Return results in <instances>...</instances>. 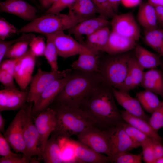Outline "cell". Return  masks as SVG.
<instances>
[{"label":"cell","instance_id":"1f68e13d","mask_svg":"<svg viewBox=\"0 0 163 163\" xmlns=\"http://www.w3.org/2000/svg\"><path fill=\"white\" fill-rule=\"evenodd\" d=\"M143 69L137 62L134 55L131 57L126 76L132 82L134 89L141 85L144 73Z\"/></svg>","mask_w":163,"mask_h":163},{"label":"cell","instance_id":"60d3db41","mask_svg":"<svg viewBox=\"0 0 163 163\" xmlns=\"http://www.w3.org/2000/svg\"><path fill=\"white\" fill-rule=\"evenodd\" d=\"M18 30L13 24L7 21L4 18L0 19V38L5 40L11 35L17 33Z\"/></svg>","mask_w":163,"mask_h":163},{"label":"cell","instance_id":"30bf717a","mask_svg":"<svg viewBox=\"0 0 163 163\" xmlns=\"http://www.w3.org/2000/svg\"><path fill=\"white\" fill-rule=\"evenodd\" d=\"M107 130L109 139L110 159L121 153L139 147L124 129L122 123Z\"/></svg>","mask_w":163,"mask_h":163},{"label":"cell","instance_id":"7bdbcfd3","mask_svg":"<svg viewBox=\"0 0 163 163\" xmlns=\"http://www.w3.org/2000/svg\"><path fill=\"white\" fill-rule=\"evenodd\" d=\"M37 161L27 158L22 154L15 153L14 155L7 157H2L0 158V163H28Z\"/></svg>","mask_w":163,"mask_h":163},{"label":"cell","instance_id":"836d02e7","mask_svg":"<svg viewBox=\"0 0 163 163\" xmlns=\"http://www.w3.org/2000/svg\"><path fill=\"white\" fill-rule=\"evenodd\" d=\"M46 38V46L44 56L50 66L51 71L58 70L57 56H58L56 48L49 35H45Z\"/></svg>","mask_w":163,"mask_h":163},{"label":"cell","instance_id":"f907efd6","mask_svg":"<svg viewBox=\"0 0 163 163\" xmlns=\"http://www.w3.org/2000/svg\"><path fill=\"white\" fill-rule=\"evenodd\" d=\"M141 0H121L123 5L127 8L136 6L141 4Z\"/></svg>","mask_w":163,"mask_h":163},{"label":"cell","instance_id":"d6986e66","mask_svg":"<svg viewBox=\"0 0 163 163\" xmlns=\"http://www.w3.org/2000/svg\"><path fill=\"white\" fill-rule=\"evenodd\" d=\"M76 162L86 163H106L110 162L107 156L98 153L79 141L71 140Z\"/></svg>","mask_w":163,"mask_h":163},{"label":"cell","instance_id":"7dc6e473","mask_svg":"<svg viewBox=\"0 0 163 163\" xmlns=\"http://www.w3.org/2000/svg\"><path fill=\"white\" fill-rule=\"evenodd\" d=\"M18 59H9L2 60L0 64V69L5 70L14 76L15 68Z\"/></svg>","mask_w":163,"mask_h":163},{"label":"cell","instance_id":"2e32d148","mask_svg":"<svg viewBox=\"0 0 163 163\" xmlns=\"http://www.w3.org/2000/svg\"><path fill=\"white\" fill-rule=\"evenodd\" d=\"M1 12L17 16L26 21H32L37 18V10L24 0H6L0 3Z\"/></svg>","mask_w":163,"mask_h":163},{"label":"cell","instance_id":"4fadbf2b","mask_svg":"<svg viewBox=\"0 0 163 163\" xmlns=\"http://www.w3.org/2000/svg\"><path fill=\"white\" fill-rule=\"evenodd\" d=\"M112 18L110 25L112 31L136 41L139 40L140 29L132 12L116 14Z\"/></svg>","mask_w":163,"mask_h":163},{"label":"cell","instance_id":"11a10c76","mask_svg":"<svg viewBox=\"0 0 163 163\" xmlns=\"http://www.w3.org/2000/svg\"><path fill=\"white\" fill-rule=\"evenodd\" d=\"M5 120L2 117V115L0 113V133H4L5 131Z\"/></svg>","mask_w":163,"mask_h":163},{"label":"cell","instance_id":"d4e9b609","mask_svg":"<svg viewBox=\"0 0 163 163\" xmlns=\"http://www.w3.org/2000/svg\"><path fill=\"white\" fill-rule=\"evenodd\" d=\"M123 120L143 132L152 140L162 142V139L148 122L141 117L133 115L125 110L120 112Z\"/></svg>","mask_w":163,"mask_h":163},{"label":"cell","instance_id":"681fc988","mask_svg":"<svg viewBox=\"0 0 163 163\" xmlns=\"http://www.w3.org/2000/svg\"><path fill=\"white\" fill-rule=\"evenodd\" d=\"M155 7L158 24L162 26H163V6H158Z\"/></svg>","mask_w":163,"mask_h":163},{"label":"cell","instance_id":"d590c367","mask_svg":"<svg viewBox=\"0 0 163 163\" xmlns=\"http://www.w3.org/2000/svg\"><path fill=\"white\" fill-rule=\"evenodd\" d=\"M35 36L31 33H22L20 37L11 40H0V62L3 60L9 48L14 44L22 41L30 40Z\"/></svg>","mask_w":163,"mask_h":163},{"label":"cell","instance_id":"9c48e42d","mask_svg":"<svg viewBox=\"0 0 163 163\" xmlns=\"http://www.w3.org/2000/svg\"><path fill=\"white\" fill-rule=\"evenodd\" d=\"M24 111V106L20 109L5 131L4 136L16 152L21 153L27 157L26 147L23 138Z\"/></svg>","mask_w":163,"mask_h":163},{"label":"cell","instance_id":"9a60e30c","mask_svg":"<svg viewBox=\"0 0 163 163\" xmlns=\"http://www.w3.org/2000/svg\"><path fill=\"white\" fill-rule=\"evenodd\" d=\"M48 35L51 37L56 48L58 56L62 57L67 58L78 55L83 49V44L70 35L65 34L63 31Z\"/></svg>","mask_w":163,"mask_h":163},{"label":"cell","instance_id":"8d00e7d4","mask_svg":"<svg viewBox=\"0 0 163 163\" xmlns=\"http://www.w3.org/2000/svg\"><path fill=\"white\" fill-rule=\"evenodd\" d=\"M142 158L141 154L136 155L124 152L110 158V161L114 163H141Z\"/></svg>","mask_w":163,"mask_h":163},{"label":"cell","instance_id":"e575fe53","mask_svg":"<svg viewBox=\"0 0 163 163\" xmlns=\"http://www.w3.org/2000/svg\"><path fill=\"white\" fill-rule=\"evenodd\" d=\"M30 40L17 42L8 49L5 57L9 59H18L24 55L27 51Z\"/></svg>","mask_w":163,"mask_h":163},{"label":"cell","instance_id":"c3c4849f","mask_svg":"<svg viewBox=\"0 0 163 163\" xmlns=\"http://www.w3.org/2000/svg\"><path fill=\"white\" fill-rule=\"evenodd\" d=\"M152 145L156 160L163 156V145L161 142L154 140Z\"/></svg>","mask_w":163,"mask_h":163},{"label":"cell","instance_id":"6da1fadb","mask_svg":"<svg viewBox=\"0 0 163 163\" xmlns=\"http://www.w3.org/2000/svg\"><path fill=\"white\" fill-rule=\"evenodd\" d=\"M115 101L112 88L103 82L93 90L80 108L98 128L106 130L125 122Z\"/></svg>","mask_w":163,"mask_h":163},{"label":"cell","instance_id":"e0dca14e","mask_svg":"<svg viewBox=\"0 0 163 163\" xmlns=\"http://www.w3.org/2000/svg\"><path fill=\"white\" fill-rule=\"evenodd\" d=\"M28 91L5 89L0 91V111L20 109L27 102Z\"/></svg>","mask_w":163,"mask_h":163},{"label":"cell","instance_id":"52a82bcc","mask_svg":"<svg viewBox=\"0 0 163 163\" xmlns=\"http://www.w3.org/2000/svg\"><path fill=\"white\" fill-rule=\"evenodd\" d=\"M32 103L24 105L23 120V138L25 145L27 156L32 159V156L38 155L41 158V149L39 136L37 129L33 121L31 113Z\"/></svg>","mask_w":163,"mask_h":163},{"label":"cell","instance_id":"f5cc1de1","mask_svg":"<svg viewBox=\"0 0 163 163\" xmlns=\"http://www.w3.org/2000/svg\"><path fill=\"white\" fill-rule=\"evenodd\" d=\"M121 0H109L112 7L116 13L118 10L119 4Z\"/></svg>","mask_w":163,"mask_h":163},{"label":"cell","instance_id":"b9f144b4","mask_svg":"<svg viewBox=\"0 0 163 163\" xmlns=\"http://www.w3.org/2000/svg\"><path fill=\"white\" fill-rule=\"evenodd\" d=\"M77 0H58L46 11L45 14L60 13L66 8L72 6Z\"/></svg>","mask_w":163,"mask_h":163},{"label":"cell","instance_id":"7a4b0ae2","mask_svg":"<svg viewBox=\"0 0 163 163\" xmlns=\"http://www.w3.org/2000/svg\"><path fill=\"white\" fill-rule=\"evenodd\" d=\"M74 70L52 103L80 108L93 90L103 82L99 72L88 73Z\"/></svg>","mask_w":163,"mask_h":163},{"label":"cell","instance_id":"680465c9","mask_svg":"<svg viewBox=\"0 0 163 163\" xmlns=\"http://www.w3.org/2000/svg\"><path fill=\"white\" fill-rule=\"evenodd\" d=\"M162 30H163V26H162Z\"/></svg>","mask_w":163,"mask_h":163},{"label":"cell","instance_id":"f1b7e54d","mask_svg":"<svg viewBox=\"0 0 163 163\" xmlns=\"http://www.w3.org/2000/svg\"><path fill=\"white\" fill-rule=\"evenodd\" d=\"M69 11L75 15L85 19L93 17L98 13L92 0H77L69 8Z\"/></svg>","mask_w":163,"mask_h":163},{"label":"cell","instance_id":"7c38bea8","mask_svg":"<svg viewBox=\"0 0 163 163\" xmlns=\"http://www.w3.org/2000/svg\"><path fill=\"white\" fill-rule=\"evenodd\" d=\"M36 57L29 49L24 55L17 59L14 77L21 90H25L30 83Z\"/></svg>","mask_w":163,"mask_h":163},{"label":"cell","instance_id":"f546056e","mask_svg":"<svg viewBox=\"0 0 163 163\" xmlns=\"http://www.w3.org/2000/svg\"><path fill=\"white\" fill-rule=\"evenodd\" d=\"M145 43L163 57V31L158 28L145 30L144 35Z\"/></svg>","mask_w":163,"mask_h":163},{"label":"cell","instance_id":"cb8c5ba5","mask_svg":"<svg viewBox=\"0 0 163 163\" xmlns=\"http://www.w3.org/2000/svg\"><path fill=\"white\" fill-rule=\"evenodd\" d=\"M141 85L145 90L163 98V75L160 69H152L144 72Z\"/></svg>","mask_w":163,"mask_h":163},{"label":"cell","instance_id":"f6af8a7d","mask_svg":"<svg viewBox=\"0 0 163 163\" xmlns=\"http://www.w3.org/2000/svg\"><path fill=\"white\" fill-rule=\"evenodd\" d=\"M153 140L142 146V158L146 163H154L156 160L152 145Z\"/></svg>","mask_w":163,"mask_h":163},{"label":"cell","instance_id":"83f0119b","mask_svg":"<svg viewBox=\"0 0 163 163\" xmlns=\"http://www.w3.org/2000/svg\"><path fill=\"white\" fill-rule=\"evenodd\" d=\"M59 139L53 134L48 139L41 156L45 163L66 162L62 158Z\"/></svg>","mask_w":163,"mask_h":163},{"label":"cell","instance_id":"603a6c76","mask_svg":"<svg viewBox=\"0 0 163 163\" xmlns=\"http://www.w3.org/2000/svg\"><path fill=\"white\" fill-rule=\"evenodd\" d=\"M107 27L102 28L86 36L83 44L88 49L98 56L100 52H104L110 33Z\"/></svg>","mask_w":163,"mask_h":163},{"label":"cell","instance_id":"ac0fdd59","mask_svg":"<svg viewBox=\"0 0 163 163\" xmlns=\"http://www.w3.org/2000/svg\"><path fill=\"white\" fill-rule=\"evenodd\" d=\"M110 24L107 19L100 15L84 20L68 30L69 34H73L81 41V37L83 35H90L99 29Z\"/></svg>","mask_w":163,"mask_h":163},{"label":"cell","instance_id":"bcb514c9","mask_svg":"<svg viewBox=\"0 0 163 163\" xmlns=\"http://www.w3.org/2000/svg\"><path fill=\"white\" fill-rule=\"evenodd\" d=\"M10 145L5 137L0 133V155L2 157H7L12 155L15 153L10 149Z\"/></svg>","mask_w":163,"mask_h":163},{"label":"cell","instance_id":"f35d334b","mask_svg":"<svg viewBox=\"0 0 163 163\" xmlns=\"http://www.w3.org/2000/svg\"><path fill=\"white\" fill-rule=\"evenodd\" d=\"M148 122L157 131L163 128V101L158 107L151 114Z\"/></svg>","mask_w":163,"mask_h":163},{"label":"cell","instance_id":"277c9868","mask_svg":"<svg viewBox=\"0 0 163 163\" xmlns=\"http://www.w3.org/2000/svg\"><path fill=\"white\" fill-rule=\"evenodd\" d=\"M86 19L69 11L67 14L50 13L37 18L18 30V33L35 32L45 35L68 30Z\"/></svg>","mask_w":163,"mask_h":163},{"label":"cell","instance_id":"3957f363","mask_svg":"<svg viewBox=\"0 0 163 163\" xmlns=\"http://www.w3.org/2000/svg\"><path fill=\"white\" fill-rule=\"evenodd\" d=\"M52 104V106L49 107L55 111L56 122V128L52 134L59 139L77 136L88 128L97 127L82 109L60 104Z\"/></svg>","mask_w":163,"mask_h":163},{"label":"cell","instance_id":"db71d44e","mask_svg":"<svg viewBox=\"0 0 163 163\" xmlns=\"http://www.w3.org/2000/svg\"><path fill=\"white\" fill-rule=\"evenodd\" d=\"M148 2L154 7L163 6V0H148Z\"/></svg>","mask_w":163,"mask_h":163},{"label":"cell","instance_id":"7402d4cb","mask_svg":"<svg viewBox=\"0 0 163 163\" xmlns=\"http://www.w3.org/2000/svg\"><path fill=\"white\" fill-rule=\"evenodd\" d=\"M78 55V59L72 64V69L88 73L99 72L98 56L84 45L82 50Z\"/></svg>","mask_w":163,"mask_h":163},{"label":"cell","instance_id":"ee69618b","mask_svg":"<svg viewBox=\"0 0 163 163\" xmlns=\"http://www.w3.org/2000/svg\"><path fill=\"white\" fill-rule=\"evenodd\" d=\"M14 77L7 72L0 69V82L5 89H17Z\"/></svg>","mask_w":163,"mask_h":163},{"label":"cell","instance_id":"484cf974","mask_svg":"<svg viewBox=\"0 0 163 163\" xmlns=\"http://www.w3.org/2000/svg\"><path fill=\"white\" fill-rule=\"evenodd\" d=\"M137 19L139 23L145 30L158 28V23L155 7L148 2L140 4Z\"/></svg>","mask_w":163,"mask_h":163},{"label":"cell","instance_id":"ffe728a7","mask_svg":"<svg viewBox=\"0 0 163 163\" xmlns=\"http://www.w3.org/2000/svg\"><path fill=\"white\" fill-rule=\"evenodd\" d=\"M112 90L115 100L125 111L133 115L142 118L148 122L149 118L145 114L136 98L132 97L128 92L120 91L113 88H112Z\"/></svg>","mask_w":163,"mask_h":163},{"label":"cell","instance_id":"5b68a950","mask_svg":"<svg viewBox=\"0 0 163 163\" xmlns=\"http://www.w3.org/2000/svg\"><path fill=\"white\" fill-rule=\"evenodd\" d=\"M133 55L127 52L108 56L99 61V73L103 82L117 89L127 74L129 63Z\"/></svg>","mask_w":163,"mask_h":163},{"label":"cell","instance_id":"44dd1931","mask_svg":"<svg viewBox=\"0 0 163 163\" xmlns=\"http://www.w3.org/2000/svg\"><path fill=\"white\" fill-rule=\"evenodd\" d=\"M136 42L112 30L104 52L110 55L127 52L134 49Z\"/></svg>","mask_w":163,"mask_h":163},{"label":"cell","instance_id":"4316f807","mask_svg":"<svg viewBox=\"0 0 163 163\" xmlns=\"http://www.w3.org/2000/svg\"><path fill=\"white\" fill-rule=\"evenodd\" d=\"M134 49V56L139 65L144 69L157 68L161 62V56L137 44Z\"/></svg>","mask_w":163,"mask_h":163},{"label":"cell","instance_id":"ba28073f","mask_svg":"<svg viewBox=\"0 0 163 163\" xmlns=\"http://www.w3.org/2000/svg\"><path fill=\"white\" fill-rule=\"evenodd\" d=\"M78 141L90 147L96 152L110 154L109 139L106 130L97 127L88 128L77 135Z\"/></svg>","mask_w":163,"mask_h":163},{"label":"cell","instance_id":"4dcf8cb0","mask_svg":"<svg viewBox=\"0 0 163 163\" xmlns=\"http://www.w3.org/2000/svg\"><path fill=\"white\" fill-rule=\"evenodd\" d=\"M157 95L153 92L145 90L137 93L136 97L144 110L152 114L158 107L161 102Z\"/></svg>","mask_w":163,"mask_h":163},{"label":"cell","instance_id":"ab89813d","mask_svg":"<svg viewBox=\"0 0 163 163\" xmlns=\"http://www.w3.org/2000/svg\"><path fill=\"white\" fill-rule=\"evenodd\" d=\"M29 46L30 49L36 57L44 56L46 43L43 37L35 36L30 41Z\"/></svg>","mask_w":163,"mask_h":163},{"label":"cell","instance_id":"8fae6325","mask_svg":"<svg viewBox=\"0 0 163 163\" xmlns=\"http://www.w3.org/2000/svg\"><path fill=\"white\" fill-rule=\"evenodd\" d=\"M71 72L66 77L54 81L44 91L33 104L31 113L33 118L52 104L69 79Z\"/></svg>","mask_w":163,"mask_h":163},{"label":"cell","instance_id":"d6a6232c","mask_svg":"<svg viewBox=\"0 0 163 163\" xmlns=\"http://www.w3.org/2000/svg\"><path fill=\"white\" fill-rule=\"evenodd\" d=\"M125 131L132 141L139 147L150 143L153 140L145 134L127 123H122Z\"/></svg>","mask_w":163,"mask_h":163},{"label":"cell","instance_id":"5bb4252c","mask_svg":"<svg viewBox=\"0 0 163 163\" xmlns=\"http://www.w3.org/2000/svg\"><path fill=\"white\" fill-rule=\"evenodd\" d=\"M34 118V123L39 136L42 155L50 135L56 128L55 112L52 108L49 107Z\"/></svg>","mask_w":163,"mask_h":163},{"label":"cell","instance_id":"8992f818","mask_svg":"<svg viewBox=\"0 0 163 163\" xmlns=\"http://www.w3.org/2000/svg\"><path fill=\"white\" fill-rule=\"evenodd\" d=\"M72 69L50 72L39 68L32 77L28 90L27 102L34 103L44 91L54 81L66 77L72 71Z\"/></svg>","mask_w":163,"mask_h":163},{"label":"cell","instance_id":"9f6ffc18","mask_svg":"<svg viewBox=\"0 0 163 163\" xmlns=\"http://www.w3.org/2000/svg\"><path fill=\"white\" fill-rule=\"evenodd\" d=\"M154 163H163V156L156 159Z\"/></svg>","mask_w":163,"mask_h":163},{"label":"cell","instance_id":"74e56055","mask_svg":"<svg viewBox=\"0 0 163 163\" xmlns=\"http://www.w3.org/2000/svg\"><path fill=\"white\" fill-rule=\"evenodd\" d=\"M100 15L107 18H112L116 14L109 0H92Z\"/></svg>","mask_w":163,"mask_h":163},{"label":"cell","instance_id":"816d5d0a","mask_svg":"<svg viewBox=\"0 0 163 163\" xmlns=\"http://www.w3.org/2000/svg\"><path fill=\"white\" fill-rule=\"evenodd\" d=\"M42 7L48 9L58 0H39Z\"/></svg>","mask_w":163,"mask_h":163},{"label":"cell","instance_id":"6f0895ef","mask_svg":"<svg viewBox=\"0 0 163 163\" xmlns=\"http://www.w3.org/2000/svg\"><path fill=\"white\" fill-rule=\"evenodd\" d=\"M160 70L161 71L163 75V59L161 60V62L160 65Z\"/></svg>","mask_w":163,"mask_h":163}]
</instances>
